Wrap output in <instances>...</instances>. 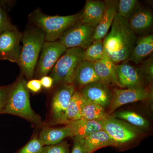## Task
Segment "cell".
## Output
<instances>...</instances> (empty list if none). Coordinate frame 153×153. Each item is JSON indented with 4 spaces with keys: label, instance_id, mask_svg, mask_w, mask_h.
Segmentation results:
<instances>
[{
    "label": "cell",
    "instance_id": "cell-5",
    "mask_svg": "<svg viewBox=\"0 0 153 153\" xmlns=\"http://www.w3.org/2000/svg\"><path fill=\"white\" fill-rule=\"evenodd\" d=\"M84 51L79 48L66 49L51 71L50 76L54 80V85L73 83L77 69L83 61Z\"/></svg>",
    "mask_w": 153,
    "mask_h": 153
},
{
    "label": "cell",
    "instance_id": "cell-2",
    "mask_svg": "<svg viewBox=\"0 0 153 153\" xmlns=\"http://www.w3.org/2000/svg\"><path fill=\"white\" fill-rule=\"evenodd\" d=\"M27 81L22 74L12 83L5 105L1 114L14 115L23 118L37 127H43L45 123L30 104Z\"/></svg>",
    "mask_w": 153,
    "mask_h": 153
},
{
    "label": "cell",
    "instance_id": "cell-30",
    "mask_svg": "<svg viewBox=\"0 0 153 153\" xmlns=\"http://www.w3.org/2000/svg\"><path fill=\"white\" fill-rule=\"evenodd\" d=\"M40 153H69V146L66 141L57 144L44 146Z\"/></svg>",
    "mask_w": 153,
    "mask_h": 153
},
{
    "label": "cell",
    "instance_id": "cell-9",
    "mask_svg": "<svg viewBox=\"0 0 153 153\" xmlns=\"http://www.w3.org/2000/svg\"><path fill=\"white\" fill-rule=\"evenodd\" d=\"M22 33L16 27L0 33V60L18 64L22 47Z\"/></svg>",
    "mask_w": 153,
    "mask_h": 153
},
{
    "label": "cell",
    "instance_id": "cell-33",
    "mask_svg": "<svg viewBox=\"0 0 153 153\" xmlns=\"http://www.w3.org/2000/svg\"><path fill=\"white\" fill-rule=\"evenodd\" d=\"M71 153H86L83 139L74 137Z\"/></svg>",
    "mask_w": 153,
    "mask_h": 153
},
{
    "label": "cell",
    "instance_id": "cell-8",
    "mask_svg": "<svg viewBox=\"0 0 153 153\" xmlns=\"http://www.w3.org/2000/svg\"><path fill=\"white\" fill-rule=\"evenodd\" d=\"M66 49V47L59 41H45L35 69L36 76L40 78L47 76Z\"/></svg>",
    "mask_w": 153,
    "mask_h": 153
},
{
    "label": "cell",
    "instance_id": "cell-15",
    "mask_svg": "<svg viewBox=\"0 0 153 153\" xmlns=\"http://www.w3.org/2000/svg\"><path fill=\"white\" fill-rule=\"evenodd\" d=\"M105 1L99 0H87L81 11L78 20L95 28L101 21L105 10Z\"/></svg>",
    "mask_w": 153,
    "mask_h": 153
},
{
    "label": "cell",
    "instance_id": "cell-24",
    "mask_svg": "<svg viewBox=\"0 0 153 153\" xmlns=\"http://www.w3.org/2000/svg\"><path fill=\"white\" fill-rule=\"evenodd\" d=\"M81 114L82 118L89 120L103 121L110 116L104 108L85 100L82 105Z\"/></svg>",
    "mask_w": 153,
    "mask_h": 153
},
{
    "label": "cell",
    "instance_id": "cell-32",
    "mask_svg": "<svg viewBox=\"0 0 153 153\" xmlns=\"http://www.w3.org/2000/svg\"><path fill=\"white\" fill-rule=\"evenodd\" d=\"M11 86L12 84L7 86L0 87V114L5 105Z\"/></svg>",
    "mask_w": 153,
    "mask_h": 153
},
{
    "label": "cell",
    "instance_id": "cell-1",
    "mask_svg": "<svg viewBox=\"0 0 153 153\" xmlns=\"http://www.w3.org/2000/svg\"><path fill=\"white\" fill-rule=\"evenodd\" d=\"M137 39L128 20L117 13L111 31L104 38L103 47L113 62L117 65L129 60Z\"/></svg>",
    "mask_w": 153,
    "mask_h": 153
},
{
    "label": "cell",
    "instance_id": "cell-26",
    "mask_svg": "<svg viewBox=\"0 0 153 153\" xmlns=\"http://www.w3.org/2000/svg\"><path fill=\"white\" fill-rule=\"evenodd\" d=\"M140 8L139 1L137 0H120L119 1L117 13L128 20Z\"/></svg>",
    "mask_w": 153,
    "mask_h": 153
},
{
    "label": "cell",
    "instance_id": "cell-12",
    "mask_svg": "<svg viewBox=\"0 0 153 153\" xmlns=\"http://www.w3.org/2000/svg\"><path fill=\"white\" fill-rule=\"evenodd\" d=\"M108 85L104 82H93L82 88L81 91L85 100L102 106L105 109L110 106L112 101L113 92Z\"/></svg>",
    "mask_w": 153,
    "mask_h": 153
},
{
    "label": "cell",
    "instance_id": "cell-28",
    "mask_svg": "<svg viewBox=\"0 0 153 153\" xmlns=\"http://www.w3.org/2000/svg\"><path fill=\"white\" fill-rule=\"evenodd\" d=\"M144 81L152 82L153 77V60L152 57H149L141 63L139 67L137 68Z\"/></svg>",
    "mask_w": 153,
    "mask_h": 153
},
{
    "label": "cell",
    "instance_id": "cell-29",
    "mask_svg": "<svg viewBox=\"0 0 153 153\" xmlns=\"http://www.w3.org/2000/svg\"><path fill=\"white\" fill-rule=\"evenodd\" d=\"M44 146L38 137L35 136L23 147L14 153H40Z\"/></svg>",
    "mask_w": 153,
    "mask_h": 153
},
{
    "label": "cell",
    "instance_id": "cell-18",
    "mask_svg": "<svg viewBox=\"0 0 153 153\" xmlns=\"http://www.w3.org/2000/svg\"><path fill=\"white\" fill-rule=\"evenodd\" d=\"M68 137H73L68 124L60 128L44 127L39 134L38 138L44 146L57 144Z\"/></svg>",
    "mask_w": 153,
    "mask_h": 153
},
{
    "label": "cell",
    "instance_id": "cell-25",
    "mask_svg": "<svg viewBox=\"0 0 153 153\" xmlns=\"http://www.w3.org/2000/svg\"><path fill=\"white\" fill-rule=\"evenodd\" d=\"M104 49L102 40H97L84 49L83 55V61L94 63L101 58Z\"/></svg>",
    "mask_w": 153,
    "mask_h": 153
},
{
    "label": "cell",
    "instance_id": "cell-35",
    "mask_svg": "<svg viewBox=\"0 0 153 153\" xmlns=\"http://www.w3.org/2000/svg\"><path fill=\"white\" fill-rule=\"evenodd\" d=\"M42 87L46 89H50L54 85V80L50 76H44L40 79Z\"/></svg>",
    "mask_w": 153,
    "mask_h": 153
},
{
    "label": "cell",
    "instance_id": "cell-11",
    "mask_svg": "<svg viewBox=\"0 0 153 153\" xmlns=\"http://www.w3.org/2000/svg\"><path fill=\"white\" fill-rule=\"evenodd\" d=\"M110 105L109 114L114 111L119 107L135 102L143 101L152 98V91L145 87L119 89L114 88Z\"/></svg>",
    "mask_w": 153,
    "mask_h": 153
},
{
    "label": "cell",
    "instance_id": "cell-13",
    "mask_svg": "<svg viewBox=\"0 0 153 153\" xmlns=\"http://www.w3.org/2000/svg\"><path fill=\"white\" fill-rule=\"evenodd\" d=\"M116 74L120 87L126 88L144 87V82L137 68L126 62L116 65Z\"/></svg>",
    "mask_w": 153,
    "mask_h": 153
},
{
    "label": "cell",
    "instance_id": "cell-3",
    "mask_svg": "<svg viewBox=\"0 0 153 153\" xmlns=\"http://www.w3.org/2000/svg\"><path fill=\"white\" fill-rule=\"evenodd\" d=\"M23 43L18 65L22 74L28 80L33 78L41 49L45 43L44 32L34 26H28L22 33Z\"/></svg>",
    "mask_w": 153,
    "mask_h": 153
},
{
    "label": "cell",
    "instance_id": "cell-34",
    "mask_svg": "<svg viewBox=\"0 0 153 153\" xmlns=\"http://www.w3.org/2000/svg\"><path fill=\"white\" fill-rule=\"evenodd\" d=\"M27 88L33 93H37L41 91L42 86L39 79H31L27 82Z\"/></svg>",
    "mask_w": 153,
    "mask_h": 153
},
{
    "label": "cell",
    "instance_id": "cell-17",
    "mask_svg": "<svg viewBox=\"0 0 153 153\" xmlns=\"http://www.w3.org/2000/svg\"><path fill=\"white\" fill-rule=\"evenodd\" d=\"M153 50V35H145L137 39L129 60L135 64H140L152 53Z\"/></svg>",
    "mask_w": 153,
    "mask_h": 153
},
{
    "label": "cell",
    "instance_id": "cell-16",
    "mask_svg": "<svg viewBox=\"0 0 153 153\" xmlns=\"http://www.w3.org/2000/svg\"><path fill=\"white\" fill-rule=\"evenodd\" d=\"M105 10L101 21L95 28L93 40H102L108 33L116 15L117 13L119 1H105Z\"/></svg>",
    "mask_w": 153,
    "mask_h": 153
},
{
    "label": "cell",
    "instance_id": "cell-10",
    "mask_svg": "<svg viewBox=\"0 0 153 153\" xmlns=\"http://www.w3.org/2000/svg\"><path fill=\"white\" fill-rule=\"evenodd\" d=\"M102 130L119 147L134 139L137 134V131L124 122L109 116L102 121Z\"/></svg>",
    "mask_w": 153,
    "mask_h": 153
},
{
    "label": "cell",
    "instance_id": "cell-23",
    "mask_svg": "<svg viewBox=\"0 0 153 153\" xmlns=\"http://www.w3.org/2000/svg\"><path fill=\"white\" fill-rule=\"evenodd\" d=\"M85 102V99L81 91L75 90L71 96L67 108L66 112L67 124L82 118V108Z\"/></svg>",
    "mask_w": 153,
    "mask_h": 153
},
{
    "label": "cell",
    "instance_id": "cell-19",
    "mask_svg": "<svg viewBox=\"0 0 153 153\" xmlns=\"http://www.w3.org/2000/svg\"><path fill=\"white\" fill-rule=\"evenodd\" d=\"M73 137L84 138L90 134L102 130V121L89 120L82 118L67 124Z\"/></svg>",
    "mask_w": 153,
    "mask_h": 153
},
{
    "label": "cell",
    "instance_id": "cell-21",
    "mask_svg": "<svg viewBox=\"0 0 153 153\" xmlns=\"http://www.w3.org/2000/svg\"><path fill=\"white\" fill-rule=\"evenodd\" d=\"M128 21L130 27L135 33H142L152 26L153 14L148 9L140 7Z\"/></svg>",
    "mask_w": 153,
    "mask_h": 153
},
{
    "label": "cell",
    "instance_id": "cell-22",
    "mask_svg": "<svg viewBox=\"0 0 153 153\" xmlns=\"http://www.w3.org/2000/svg\"><path fill=\"white\" fill-rule=\"evenodd\" d=\"M99 81H101L96 74L93 63L82 61L77 69L73 82L75 87L76 86L83 87L91 83Z\"/></svg>",
    "mask_w": 153,
    "mask_h": 153
},
{
    "label": "cell",
    "instance_id": "cell-31",
    "mask_svg": "<svg viewBox=\"0 0 153 153\" xmlns=\"http://www.w3.org/2000/svg\"><path fill=\"white\" fill-rule=\"evenodd\" d=\"M15 27L12 24L7 15L0 5V33Z\"/></svg>",
    "mask_w": 153,
    "mask_h": 153
},
{
    "label": "cell",
    "instance_id": "cell-27",
    "mask_svg": "<svg viewBox=\"0 0 153 153\" xmlns=\"http://www.w3.org/2000/svg\"><path fill=\"white\" fill-rule=\"evenodd\" d=\"M113 117L123 120L133 126L140 127H146L149 125V122L144 118L132 111H123L117 113Z\"/></svg>",
    "mask_w": 153,
    "mask_h": 153
},
{
    "label": "cell",
    "instance_id": "cell-6",
    "mask_svg": "<svg viewBox=\"0 0 153 153\" xmlns=\"http://www.w3.org/2000/svg\"><path fill=\"white\" fill-rule=\"evenodd\" d=\"M95 28L79 20L65 30L59 37V42L66 49H85L94 41Z\"/></svg>",
    "mask_w": 153,
    "mask_h": 153
},
{
    "label": "cell",
    "instance_id": "cell-4",
    "mask_svg": "<svg viewBox=\"0 0 153 153\" xmlns=\"http://www.w3.org/2000/svg\"><path fill=\"white\" fill-rule=\"evenodd\" d=\"M80 13L64 16H50L37 9L29 15V18L34 26L44 32L46 41L54 42L78 21Z\"/></svg>",
    "mask_w": 153,
    "mask_h": 153
},
{
    "label": "cell",
    "instance_id": "cell-14",
    "mask_svg": "<svg viewBox=\"0 0 153 153\" xmlns=\"http://www.w3.org/2000/svg\"><path fill=\"white\" fill-rule=\"evenodd\" d=\"M96 74L101 82L108 85H115L120 87L116 74L115 64L105 50L102 56L98 61L93 63Z\"/></svg>",
    "mask_w": 153,
    "mask_h": 153
},
{
    "label": "cell",
    "instance_id": "cell-20",
    "mask_svg": "<svg viewBox=\"0 0 153 153\" xmlns=\"http://www.w3.org/2000/svg\"><path fill=\"white\" fill-rule=\"evenodd\" d=\"M86 153H93L101 148L116 146V144L103 130L95 132L82 138Z\"/></svg>",
    "mask_w": 153,
    "mask_h": 153
},
{
    "label": "cell",
    "instance_id": "cell-7",
    "mask_svg": "<svg viewBox=\"0 0 153 153\" xmlns=\"http://www.w3.org/2000/svg\"><path fill=\"white\" fill-rule=\"evenodd\" d=\"M75 90L74 84L70 83L62 84L55 91L51 103L49 125L67 124V108L71 96Z\"/></svg>",
    "mask_w": 153,
    "mask_h": 153
}]
</instances>
